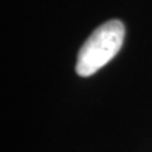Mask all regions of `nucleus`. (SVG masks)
I'll return each instance as SVG.
<instances>
[{
	"label": "nucleus",
	"mask_w": 152,
	"mask_h": 152,
	"mask_svg": "<svg viewBox=\"0 0 152 152\" xmlns=\"http://www.w3.org/2000/svg\"><path fill=\"white\" fill-rule=\"evenodd\" d=\"M124 34L121 20H109L98 27L79 51L76 72L86 77L105 66L122 48Z\"/></svg>",
	"instance_id": "nucleus-1"
}]
</instances>
